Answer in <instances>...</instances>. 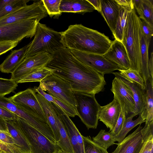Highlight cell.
<instances>
[{
    "label": "cell",
    "instance_id": "obj_1",
    "mask_svg": "<svg viewBox=\"0 0 153 153\" xmlns=\"http://www.w3.org/2000/svg\"><path fill=\"white\" fill-rule=\"evenodd\" d=\"M52 55L46 66L52 74L69 83L73 92L95 95L104 91V75L80 61L70 49L61 48Z\"/></svg>",
    "mask_w": 153,
    "mask_h": 153
},
{
    "label": "cell",
    "instance_id": "obj_2",
    "mask_svg": "<svg viewBox=\"0 0 153 153\" xmlns=\"http://www.w3.org/2000/svg\"><path fill=\"white\" fill-rule=\"evenodd\" d=\"M61 34V42L64 47L102 55L113 41L104 34L81 24L71 25Z\"/></svg>",
    "mask_w": 153,
    "mask_h": 153
},
{
    "label": "cell",
    "instance_id": "obj_3",
    "mask_svg": "<svg viewBox=\"0 0 153 153\" xmlns=\"http://www.w3.org/2000/svg\"><path fill=\"white\" fill-rule=\"evenodd\" d=\"M140 20L134 7L128 14L122 41L129 59V68L139 73L140 64Z\"/></svg>",
    "mask_w": 153,
    "mask_h": 153
},
{
    "label": "cell",
    "instance_id": "obj_4",
    "mask_svg": "<svg viewBox=\"0 0 153 153\" xmlns=\"http://www.w3.org/2000/svg\"><path fill=\"white\" fill-rule=\"evenodd\" d=\"M34 36L30 43L25 58L40 53L52 54L58 49L64 47L61 42V32L56 31L39 22Z\"/></svg>",
    "mask_w": 153,
    "mask_h": 153
},
{
    "label": "cell",
    "instance_id": "obj_5",
    "mask_svg": "<svg viewBox=\"0 0 153 153\" xmlns=\"http://www.w3.org/2000/svg\"><path fill=\"white\" fill-rule=\"evenodd\" d=\"M78 116L88 129H96L98 125V115L100 105L95 95L73 92Z\"/></svg>",
    "mask_w": 153,
    "mask_h": 153
},
{
    "label": "cell",
    "instance_id": "obj_6",
    "mask_svg": "<svg viewBox=\"0 0 153 153\" xmlns=\"http://www.w3.org/2000/svg\"><path fill=\"white\" fill-rule=\"evenodd\" d=\"M16 119L29 144L30 153H56L60 149L56 143L51 141L23 119L17 116Z\"/></svg>",
    "mask_w": 153,
    "mask_h": 153
},
{
    "label": "cell",
    "instance_id": "obj_7",
    "mask_svg": "<svg viewBox=\"0 0 153 153\" xmlns=\"http://www.w3.org/2000/svg\"><path fill=\"white\" fill-rule=\"evenodd\" d=\"M40 20L33 19L22 20L0 26V42L18 41L34 36Z\"/></svg>",
    "mask_w": 153,
    "mask_h": 153
},
{
    "label": "cell",
    "instance_id": "obj_8",
    "mask_svg": "<svg viewBox=\"0 0 153 153\" xmlns=\"http://www.w3.org/2000/svg\"><path fill=\"white\" fill-rule=\"evenodd\" d=\"M48 94L71 105L75 109L76 103L70 84L51 74L40 82L39 86Z\"/></svg>",
    "mask_w": 153,
    "mask_h": 153
},
{
    "label": "cell",
    "instance_id": "obj_9",
    "mask_svg": "<svg viewBox=\"0 0 153 153\" xmlns=\"http://www.w3.org/2000/svg\"><path fill=\"white\" fill-rule=\"evenodd\" d=\"M33 88H28L9 98L19 107L48 124L47 119Z\"/></svg>",
    "mask_w": 153,
    "mask_h": 153
},
{
    "label": "cell",
    "instance_id": "obj_10",
    "mask_svg": "<svg viewBox=\"0 0 153 153\" xmlns=\"http://www.w3.org/2000/svg\"><path fill=\"white\" fill-rule=\"evenodd\" d=\"M42 0L22 7L0 19V26L22 20L36 19L40 20L48 16Z\"/></svg>",
    "mask_w": 153,
    "mask_h": 153
},
{
    "label": "cell",
    "instance_id": "obj_11",
    "mask_svg": "<svg viewBox=\"0 0 153 153\" xmlns=\"http://www.w3.org/2000/svg\"><path fill=\"white\" fill-rule=\"evenodd\" d=\"M70 51L80 61L103 75L112 73L114 71L120 69L102 55L73 50Z\"/></svg>",
    "mask_w": 153,
    "mask_h": 153
},
{
    "label": "cell",
    "instance_id": "obj_12",
    "mask_svg": "<svg viewBox=\"0 0 153 153\" xmlns=\"http://www.w3.org/2000/svg\"><path fill=\"white\" fill-rule=\"evenodd\" d=\"M0 106L23 119L48 139H51L53 137L52 131L47 124L19 107L10 100L9 98L0 96Z\"/></svg>",
    "mask_w": 153,
    "mask_h": 153
},
{
    "label": "cell",
    "instance_id": "obj_13",
    "mask_svg": "<svg viewBox=\"0 0 153 153\" xmlns=\"http://www.w3.org/2000/svg\"><path fill=\"white\" fill-rule=\"evenodd\" d=\"M111 90L114 94V99L120 104L126 117L132 114H135V103L131 91L116 77L112 81Z\"/></svg>",
    "mask_w": 153,
    "mask_h": 153
},
{
    "label": "cell",
    "instance_id": "obj_14",
    "mask_svg": "<svg viewBox=\"0 0 153 153\" xmlns=\"http://www.w3.org/2000/svg\"><path fill=\"white\" fill-rule=\"evenodd\" d=\"M52 54L40 53L25 58L21 64L11 73L10 79L17 81L22 77L32 71L45 66L52 59Z\"/></svg>",
    "mask_w": 153,
    "mask_h": 153
},
{
    "label": "cell",
    "instance_id": "obj_15",
    "mask_svg": "<svg viewBox=\"0 0 153 153\" xmlns=\"http://www.w3.org/2000/svg\"><path fill=\"white\" fill-rule=\"evenodd\" d=\"M51 103L67 130L73 153H85L82 135L64 111L59 106L53 103Z\"/></svg>",
    "mask_w": 153,
    "mask_h": 153
},
{
    "label": "cell",
    "instance_id": "obj_16",
    "mask_svg": "<svg viewBox=\"0 0 153 153\" xmlns=\"http://www.w3.org/2000/svg\"><path fill=\"white\" fill-rule=\"evenodd\" d=\"M103 56L117 65L120 69L127 70L130 68L129 59L126 48L122 42L116 39L112 41L110 47Z\"/></svg>",
    "mask_w": 153,
    "mask_h": 153
},
{
    "label": "cell",
    "instance_id": "obj_17",
    "mask_svg": "<svg viewBox=\"0 0 153 153\" xmlns=\"http://www.w3.org/2000/svg\"><path fill=\"white\" fill-rule=\"evenodd\" d=\"M142 128L140 124L135 131L116 144L117 147L111 153H139L145 143L141 133Z\"/></svg>",
    "mask_w": 153,
    "mask_h": 153
},
{
    "label": "cell",
    "instance_id": "obj_18",
    "mask_svg": "<svg viewBox=\"0 0 153 153\" xmlns=\"http://www.w3.org/2000/svg\"><path fill=\"white\" fill-rule=\"evenodd\" d=\"M120 104L114 99L107 105L100 106L98 120L105 124L111 131L114 129L121 111Z\"/></svg>",
    "mask_w": 153,
    "mask_h": 153
},
{
    "label": "cell",
    "instance_id": "obj_19",
    "mask_svg": "<svg viewBox=\"0 0 153 153\" xmlns=\"http://www.w3.org/2000/svg\"><path fill=\"white\" fill-rule=\"evenodd\" d=\"M119 8L118 16L113 36L122 42L128 13L134 7L132 0H115Z\"/></svg>",
    "mask_w": 153,
    "mask_h": 153
},
{
    "label": "cell",
    "instance_id": "obj_20",
    "mask_svg": "<svg viewBox=\"0 0 153 153\" xmlns=\"http://www.w3.org/2000/svg\"><path fill=\"white\" fill-rule=\"evenodd\" d=\"M129 89L131 91L135 103V113L137 115L141 114L144 107L145 89H143L137 83L128 80L122 76L119 72L112 73Z\"/></svg>",
    "mask_w": 153,
    "mask_h": 153
},
{
    "label": "cell",
    "instance_id": "obj_21",
    "mask_svg": "<svg viewBox=\"0 0 153 153\" xmlns=\"http://www.w3.org/2000/svg\"><path fill=\"white\" fill-rule=\"evenodd\" d=\"M100 0L101 9L100 13L113 34L118 16L119 6L115 0Z\"/></svg>",
    "mask_w": 153,
    "mask_h": 153
},
{
    "label": "cell",
    "instance_id": "obj_22",
    "mask_svg": "<svg viewBox=\"0 0 153 153\" xmlns=\"http://www.w3.org/2000/svg\"><path fill=\"white\" fill-rule=\"evenodd\" d=\"M30 43L19 49L12 51L0 65V71L4 73H12L25 58Z\"/></svg>",
    "mask_w": 153,
    "mask_h": 153
},
{
    "label": "cell",
    "instance_id": "obj_23",
    "mask_svg": "<svg viewBox=\"0 0 153 153\" xmlns=\"http://www.w3.org/2000/svg\"><path fill=\"white\" fill-rule=\"evenodd\" d=\"M59 10L63 12L74 13L82 15L95 10L87 0H61Z\"/></svg>",
    "mask_w": 153,
    "mask_h": 153
},
{
    "label": "cell",
    "instance_id": "obj_24",
    "mask_svg": "<svg viewBox=\"0 0 153 153\" xmlns=\"http://www.w3.org/2000/svg\"><path fill=\"white\" fill-rule=\"evenodd\" d=\"M139 34L140 39V64L139 74L145 83L149 79H153L150 77L149 69V48L151 40L148 39L145 37L141 31L140 27Z\"/></svg>",
    "mask_w": 153,
    "mask_h": 153
},
{
    "label": "cell",
    "instance_id": "obj_25",
    "mask_svg": "<svg viewBox=\"0 0 153 153\" xmlns=\"http://www.w3.org/2000/svg\"><path fill=\"white\" fill-rule=\"evenodd\" d=\"M16 119L5 120L8 131L19 145L22 153H30L29 144L21 131Z\"/></svg>",
    "mask_w": 153,
    "mask_h": 153
},
{
    "label": "cell",
    "instance_id": "obj_26",
    "mask_svg": "<svg viewBox=\"0 0 153 153\" xmlns=\"http://www.w3.org/2000/svg\"><path fill=\"white\" fill-rule=\"evenodd\" d=\"M36 95L45 114L48 124L52 131L54 139L56 143L59 140L60 136L59 130L53 115L52 105L50 102L40 94L37 93Z\"/></svg>",
    "mask_w": 153,
    "mask_h": 153
},
{
    "label": "cell",
    "instance_id": "obj_27",
    "mask_svg": "<svg viewBox=\"0 0 153 153\" xmlns=\"http://www.w3.org/2000/svg\"><path fill=\"white\" fill-rule=\"evenodd\" d=\"M144 107L141 116L145 123L153 120V80L148 79L145 83Z\"/></svg>",
    "mask_w": 153,
    "mask_h": 153
},
{
    "label": "cell",
    "instance_id": "obj_28",
    "mask_svg": "<svg viewBox=\"0 0 153 153\" xmlns=\"http://www.w3.org/2000/svg\"><path fill=\"white\" fill-rule=\"evenodd\" d=\"M53 115L59 130L60 136V140L56 143L60 149L64 152L67 153H73L70 140L67 130L53 107Z\"/></svg>",
    "mask_w": 153,
    "mask_h": 153
},
{
    "label": "cell",
    "instance_id": "obj_29",
    "mask_svg": "<svg viewBox=\"0 0 153 153\" xmlns=\"http://www.w3.org/2000/svg\"><path fill=\"white\" fill-rule=\"evenodd\" d=\"M137 115L133 113L125 117L122 128L116 135L114 136V141H117L118 143L122 141L128 133L132 129L138 125L141 124L142 123L145 122V120H144L141 116V114L136 119L133 120V118Z\"/></svg>",
    "mask_w": 153,
    "mask_h": 153
},
{
    "label": "cell",
    "instance_id": "obj_30",
    "mask_svg": "<svg viewBox=\"0 0 153 153\" xmlns=\"http://www.w3.org/2000/svg\"><path fill=\"white\" fill-rule=\"evenodd\" d=\"M33 89L36 92L40 94L48 101L59 106L69 117H74L77 116L75 109L71 105L48 94L39 86L34 87Z\"/></svg>",
    "mask_w": 153,
    "mask_h": 153
},
{
    "label": "cell",
    "instance_id": "obj_31",
    "mask_svg": "<svg viewBox=\"0 0 153 153\" xmlns=\"http://www.w3.org/2000/svg\"><path fill=\"white\" fill-rule=\"evenodd\" d=\"M51 74V70L46 66H44L32 71L22 77L16 82L18 84L33 82H40Z\"/></svg>",
    "mask_w": 153,
    "mask_h": 153
},
{
    "label": "cell",
    "instance_id": "obj_32",
    "mask_svg": "<svg viewBox=\"0 0 153 153\" xmlns=\"http://www.w3.org/2000/svg\"><path fill=\"white\" fill-rule=\"evenodd\" d=\"M153 1L141 0L139 7L136 9L139 18L146 21L153 27Z\"/></svg>",
    "mask_w": 153,
    "mask_h": 153
},
{
    "label": "cell",
    "instance_id": "obj_33",
    "mask_svg": "<svg viewBox=\"0 0 153 153\" xmlns=\"http://www.w3.org/2000/svg\"><path fill=\"white\" fill-rule=\"evenodd\" d=\"M92 140L95 143L106 150L115 144L114 137L110 132L103 129L101 130L96 136L93 137Z\"/></svg>",
    "mask_w": 153,
    "mask_h": 153
},
{
    "label": "cell",
    "instance_id": "obj_34",
    "mask_svg": "<svg viewBox=\"0 0 153 153\" xmlns=\"http://www.w3.org/2000/svg\"><path fill=\"white\" fill-rule=\"evenodd\" d=\"M43 5L50 17H53L54 19H58L62 13L59 10L61 0H42Z\"/></svg>",
    "mask_w": 153,
    "mask_h": 153
},
{
    "label": "cell",
    "instance_id": "obj_35",
    "mask_svg": "<svg viewBox=\"0 0 153 153\" xmlns=\"http://www.w3.org/2000/svg\"><path fill=\"white\" fill-rule=\"evenodd\" d=\"M120 74L128 80L138 84L143 89H145V83L140 74L137 71L129 68L118 70Z\"/></svg>",
    "mask_w": 153,
    "mask_h": 153
},
{
    "label": "cell",
    "instance_id": "obj_36",
    "mask_svg": "<svg viewBox=\"0 0 153 153\" xmlns=\"http://www.w3.org/2000/svg\"><path fill=\"white\" fill-rule=\"evenodd\" d=\"M82 137L85 153H108L107 150L94 142L90 136L82 135Z\"/></svg>",
    "mask_w": 153,
    "mask_h": 153
},
{
    "label": "cell",
    "instance_id": "obj_37",
    "mask_svg": "<svg viewBox=\"0 0 153 153\" xmlns=\"http://www.w3.org/2000/svg\"><path fill=\"white\" fill-rule=\"evenodd\" d=\"M18 86L16 82L10 79L0 78V96H4L13 91Z\"/></svg>",
    "mask_w": 153,
    "mask_h": 153
},
{
    "label": "cell",
    "instance_id": "obj_38",
    "mask_svg": "<svg viewBox=\"0 0 153 153\" xmlns=\"http://www.w3.org/2000/svg\"><path fill=\"white\" fill-rule=\"evenodd\" d=\"M28 0H14L0 11V19L16 10L27 5Z\"/></svg>",
    "mask_w": 153,
    "mask_h": 153
},
{
    "label": "cell",
    "instance_id": "obj_39",
    "mask_svg": "<svg viewBox=\"0 0 153 153\" xmlns=\"http://www.w3.org/2000/svg\"><path fill=\"white\" fill-rule=\"evenodd\" d=\"M0 140L9 145L16 153H22L19 145L12 136L0 131Z\"/></svg>",
    "mask_w": 153,
    "mask_h": 153
},
{
    "label": "cell",
    "instance_id": "obj_40",
    "mask_svg": "<svg viewBox=\"0 0 153 153\" xmlns=\"http://www.w3.org/2000/svg\"><path fill=\"white\" fill-rule=\"evenodd\" d=\"M153 120L149 123H145L144 127L141 130L143 139L146 142L153 138Z\"/></svg>",
    "mask_w": 153,
    "mask_h": 153
},
{
    "label": "cell",
    "instance_id": "obj_41",
    "mask_svg": "<svg viewBox=\"0 0 153 153\" xmlns=\"http://www.w3.org/2000/svg\"><path fill=\"white\" fill-rule=\"evenodd\" d=\"M140 29L142 33L146 39L151 40L153 36V27H152L146 21L140 19Z\"/></svg>",
    "mask_w": 153,
    "mask_h": 153
},
{
    "label": "cell",
    "instance_id": "obj_42",
    "mask_svg": "<svg viewBox=\"0 0 153 153\" xmlns=\"http://www.w3.org/2000/svg\"><path fill=\"white\" fill-rule=\"evenodd\" d=\"M126 117L125 113L121 109L120 114L114 129L110 132L114 137L117 135L121 130Z\"/></svg>",
    "mask_w": 153,
    "mask_h": 153
},
{
    "label": "cell",
    "instance_id": "obj_43",
    "mask_svg": "<svg viewBox=\"0 0 153 153\" xmlns=\"http://www.w3.org/2000/svg\"><path fill=\"white\" fill-rule=\"evenodd\" d=\"M19 43L18 41L0 42V56L16 47Z\"/></svg>",
    "mask_w": 153,
    "mask_h": 153
},
{
    "label": "cell",
    "instance_id": "obj_44",
    "mask_svg": "<svg viewBox=\"0 0 153 153\" xmlns=\"http://www.w3.org/2000/svg\"><path fill=\"white\" fill-rule=\"evenodd\" d=\"M17 116L13 113L0 106V117L5 120H15Z\"/></svg>",
    "mask_w": 153,
    "mask_h": 153
},
{
    "label": "cell",
    "instance_id": "obj_45",
    "mask_svg": "<svg viewBox=\"0 0 153 153\" xmlns=\"http://www.w3.org/2000/svg\"><path fill=\"white\" fill-rule=\"evenodd\" d=\"M139 153H153V138L145 142Z\"/></svg>",
    "mask_w": 153,
    "mask_h": 153
},
{
    "label": "cell",
    "instance_id": "obj_46",
    "mask_svg": "<svg viewBox=\"0 0 153 153\" xmlns=\"http://www.w3.org/2000/svg\"><path fill=\"white\" fill-rule=\"evenodd\" d=\"M0 149L7 153H16L14 150L9 145L0 140Z\"/></svg>",
    "mask_w": 153,
    "mask_h": 153
},
{
    "label": "cell",
    "instance_id": "obj_47",
    "mask_svg": "<svg viewBox=\"0 0 153 153\" xmlns=\"http://www.w3.org/2000/svg\"><path fill=\"white\" fill-rule=\"evenodd\" d=\"M0 131L11 136L8 131L5 120L1 117H0Z\"/></svg>",
    "mask_w": 153,
    "mask_h": 153
},
{
    "label": "cell",
    "instance_id": "obj_48",
    "mask_svg": "<svg viewBox=\"0 0 153 153\" xmlns=\"http://www.w3.org/2000/svg\"><path fill=\"white\" fill-rule=\"evenodd\" d=\"M87 0L93 6L95 10L100 13L101 9V3L100 0Z\"/></svg>",
    "mask_w": 153,
    "mask_h": 153
},
{
    "label": "cell",
    "instance_id": "obj_49",
    "mask_svg": "<svg viewBox=\"0 0 153 153\" xmlns=\"http://www.w3.org/2000/svg\"><path fill=\"white\" fill-rule=\"evenodd\" d=\"M149 69L151 78H153V53L151 54L149 62Z\"/></svg>",
    "mask_w": 153,
    "mask_h": 153
},
{
    "label": "cell",
    "instance_id": "obj_50",
    "mask_svg": "<svg viewBox=\"0 0 153 153\" xmlns=\"http://www.w3.org/2000/svg\"><path fill=\"white\" fill-rule=\"evenodd\" d=\"M14 0H0V11Z\"/></svg>",
    "mask_w": 153,
    "mask_h": 153
},
{
    "label": "cell",
    "instance_id": "obj_51",
    "mask_svg": "<svg viewBox=\"0 0 153 153\" xmlns=\"http://www.w3.org/2000/svg\"><path fill=\"white\" fill-rule=\"evenodd\" d=\"M56 153H66V152H64L61 149H59Z\"/></svg>",
    "mask_w": 153,
    "mask_h": 153
},
{
    "label": "cell",
    "instance_id": "obj_52",
    "mask_svg": "<svg viewBox=\"0 0 153 153\" xmlns=\"http://www.w3.org/2000/svg\"><path fill=\"white\" fill-rule=\"evenodd\" d=\"M0 153H7L4 151L0 149Z\"/></svg>",
    "mask_w": 153,
    "mask_h": 153
}]
</instances>
